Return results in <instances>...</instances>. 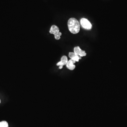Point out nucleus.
Returning a JSON list of instances; mask_svg holds the SVG:
<instances>
[{"instance_id":"9","label":"nucleus","mask_w":127,"mask_h":127,"mask_svg":"<svg viewBox=\"0 0 127 127\" xmlns=\"http://www.w3.org/2000/svg\"><path fill=\"white\" fill-rule=\"evenodd\" d=\"M1 101L0 99V103H1Z\"/></svg>"},{"instance_id":"2","label":"nucleus","mask_w":127,"mask_h":127,"mask_svg":"<svg viewBox=\"0 0 127 127\" xmlns=\"http://www.w3.org/2000/svg\"><path fill=\"white\" fill-rule=\"evenodd\" d=\"M50 33L55 35V38L57 40L61 39V36L62 35L61 32H59V28L55 25H53L51 28L50 31Z\"/></svg>"},{"instance_id":"8","label":"nucleus","mask_w":127,"mask_h":127,"mask_svg":"<svg viewBox=\"0 0 127 127\" xmlns=\"http://www.w3.org/2000/svg\"><path fill=\"white\" fill-rule=\"evenodd\" d=\"M0 127H9L8 123L5 121L0 122Z\"/></svg>"},{"instance_id":"6","label":"nucleus","mask_w":127,"mask_h":127,"mask_svg":"<svg viewBox=\"0 0 127 127\" xmlns=\"http://www.w3.org/2000/svg\"><path fill=\"white\" fill-rule=\"evenodd\" d=\"M68 61L67 59V57L66 56H63L61 58V61L59 62L57 64V66H63L66 65Z\"/></svg>"},{"instance_id":"7","label":"nucleus","mask_w":127,"mask_h":127,"mask_svg":"<svg viewBox=\"0 0 127 127\" xmlns=\"http://www.w3.org/2000/svg\"><path fill=\"white\" fill-rule=\"evenodd\" d=\"M68 56L71 59L74 60L76 62H78L79 61V59H81V57L77 55L74 52L69 53Z\"/></svg>"},{"instance_id":"5","label":"nucleus","mask_w":127,"mask_h":127,"mask_svg":"<svg viewBox=\"0 0 127 127\" xmlns=\"http://www.w3.org/2000/svg\"><path fill=\"white\" fill-rule=\"evenodd\" d=\"M76 62L73 59H71L68 61V62L66 65L67 68L70 70H74L76 67V66L74 65V64L76 63Z\"/></svg>"},{"instance_id":"1","label":"nucleus","mask_w":127,"mask_h":127,"mask_svg":"<svg viewBox=\"0 0 127 127\" xmlns=\"http://www.w3.org/2000/svg\"><path fill=\"white\" fill-rule=\"evenodd\" d=\"M69 31L73 34H76L80 31V26L78 21L74 18L69 19L67 22Z\"/></svg>"},{"instance_id":"4","label":"nucleus","mask_w":127,"mask_h":127,"mask_svg":"<svg viewBox=\"0 0 127 127\" xmlns=\"http://www.w3.org/2000/svg\"><path fill=\"white\" fill-rule=\"evenodd\" d=\"M74 53L81 57L86 56L87 53L85 51L82 50L79 46L76 47L74 48Z\"/></svg>"},{"instance_id":"3","label":"nucleus","mask_w":127,"mask_h":127,"mask_svg":"<svg viewBox=\"0 0 127 127\" xmlns=\"http://www.w3.org/2000/svg\"><path fill=\"white\" fill-rule=\"evenodd\" d=\"M80 23L82 27L87 30H91L92 28V25L91 22L85 18H82L80 20Z\"/></svg>"}]
</instances>
